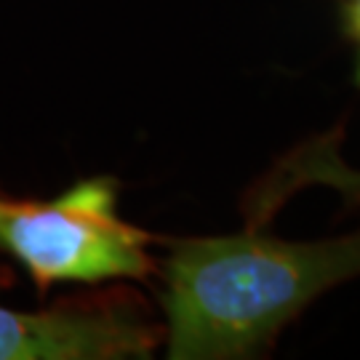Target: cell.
I'll return each mask as SVG.
<instances>
[{
  "label": "cell",
  "instance_id": "cell-5",
  "mask_svg": "<svg viewBox=\"0 0 360 360\" xmlns=\"http://www.w3.org/2000/svg\"><path fill=\"white\" fill-rule=\"evenodd\" d=\"M345 32L355 43V80L360 86V0L345 3Z\"/></svg>",
  "mask_w": 360,
  "mask_h": 360
},
{
  "label": "cell",
  "instance_id": "cell-4",
  "mask_svg": "<svg viewBox=\"0 0 360 360\" xmlns=\"http://www.w3.org/2000/svg\"><path fill=\"white\" fill-rule=\"evenodd\" d=\"M312 184L336 190L345 206H360V171L342 160V129L307 139L275 160V166L243 195L245 230H264L291 195Z\"/></svg>",
  "mask_w": 360,
  "mask_h": 360
},
{
  "label": "cell",
  "instance_id": "cell-2",
  "mask_svg": "<svg viewBox=\"0 0 360 360\" xmlns=\"http://www.w3.org/2000/svg\"><path fill=\"white\" fill-rule=\"evenodd\" d=\"M153 238L117 214L110 176L77 181L53 200L0 195V248H6L40 291L56 283H104L147 278Z\"/></svg>",
  "mask_w": 360,
  "mask_h": 360
},
{
  "label": "cell",
  "instance_id": "cell-1",
  "mask_svg": "<svg viewBox=\"0 0 360 360\" xmlns=\"http://www.w3.org/2000/svg\"><path fill=\"white\" fill-rule=\"evenodd\" d=\"M352 278L360 230L307 243L262 230L174 240L163 267L168 358H262L299 312Z\"/></svg>",
  "mask_w": 360,
  "mask_h": 360
},
{
  "label": "cell",
  "instance_id": "cell-3",
  "mask_svg": "<svg viewBox=\"0 0 360 360\" xmlns=\"http://www.w3.org/2000/svg\"><path fill=\"white\" fill-rule=\"evenodd\" d=\"M163 334L131 294L77 299L38 312L0 304V360L150 358Z\"/></svg>",
  "mask_w": 360,
  "mask_h": 360
}]
</instances>
